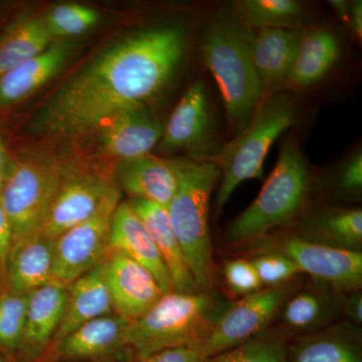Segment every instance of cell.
Instances as JSON below:
<instances>
[{
    "mask_svg": "<svg viewBox=\"0 0 362 362\" xmlns=\"http://www.w3.org/2000/svg\"><path fill=\"white\" fill-rule=\"evenodd\" d=\"M189 40L180 23H157L124 35L54 90L33 116V132L81 139L123 112L149 107L180 71Z\"/></svg>",
    "mask_w": 362,
    "mask_h": 362,
    "instance_id": "cell-1",
    "label": "cell"
},
{
    "mask_svg": "<svg viewBox=\"0 0 362 362\" xmlns=\"http://www.w3.org/2000/svg\"><path fill=\"white\" fill-rule=\"evenodd\" d=\"M287 230L310 242L345 251L361 252V207L307 202Z\"/></svg>",
    "mask_w": 362,
    "mask_h": 362,
    "instance_id": "cell-15",
    "label": "cell"
},
{
    "mask_svg": "<svg viewBox=\"0 0 362 362\" xmlns=\"http://www.w3.org/2000/svg\"><path fill=\"white\" fill-rule=\"evenodd\" d=\"M116 189L113 180L101 173L63 171L40 233L56 239L94 216Z\"/></svg>",
    "mask_w": 362,
    "mask_h": 362,
    "instance_id": "cell-12",
    "label": "cell"
},
{
    "mask_svg": "<svg viewBox=\"0 0 362 362\" xmlns=\"http://www.w3.org/2000/svg\"><path fill=\"white\" fill-rule=\"evenodd\" d=\"M13 246V230L8 216H6L0 202V266L2 270L6 266L7 257Z\"/></svg>",
    "mask_w": 362,
    "mask_h": 362,
    "instance_id": "cell-38",
    "label": "cell"
},
{
    "mask_svg": "<svg viewBox=\"0 0 362 362\" xmlns=\"http://www.w3.org/2000/svg\"><path fill=\"white\" fill-rule=\"evenodd\" d=\"M233 11L252 30L259 28H303L306 9L296 0H242Z\"/></svg>",
    "mask_w": 362,
    "mask_h": 362,
    "instance_id": "cell-29",
    "label": "cell"
},
{
    "mask_svg": "<svg viewBox=\"0 0 362 362\" xmlns=\"http://www.w3.org/2000/svg\"><path fill=\"white\" fill-rule=\"evenodd\" d=\"M321 192L331 199L354 202L361 199L362 154L356 150L341 162L327 178H324Z\"/></svg>",
    "mask_w": 362,
    "mask_h": 362,
    "instance_id": "cell-32",
    "label": "cell"
},
{
    "mask_svg": "<svg viewBox=\"0 0 362 362\" xmlns=\"http://www.w3.org/2000/svg\"><path fill=\"white\" fill-rule=\"evenodd\" d=\"M252 35L233 8H221L209 18L202 40V59L220 90L228 125L237 134L251 120L265 92L252 59Z\"/></svg>",
    "mask_w": 362,
    "mask_h": 362,
    "instance_id": "cell-2",
    "label": "cell"
},
{
    "mask_svg": "<svg viewBox=\"0 0 362 362\" xmlns=\"http://www.w3.org/2000/svg\"><path fill=\"white\" fill-rule=\"evenodd\" d=\"M108 249L123 252L147 269L163 294L173 292L170 277L160 252L128 201L120 202L112 216Z\"/></svg>",
    "mask_w": 362,
    "mask_h": 362,
    "instance_id": "cell-21",
    "label": "cell"
},
{
    "mask_svg": "<svg viewBox=\"0 0 362 362\" xmlns=\"http://www.w3.org/2000/svg\"><path fill=\"white\" fill-rule=\"evenodd\" d=\"M114 313L132 322L163 296L156 278L134 259L108 249L102 262Z\"/></svg>",
    "mask_w": 362,
    "mask_h": 362,
    "instance_id": "cell-13",
    "label": "cell"
},
{
    "mask_svg": "<svg viewBox=\"0 0 362 362\" xmlns=\"http://www.w3.org/2000/svg\"><path fill=\"white\" fill-rule=\"evenodd\" d=\"M68 300V286L52 282L28 294L25 332L18 354L23 362H42L51 349Z\"/></svg>",
    "mask_w": 362,
    "mask_h": 362,
    "instance_id": "cell-18",
    "label": "cell"
},
{
    "mask_svg": "<svg viewBox=\"0 0 362 362\" xmlns=\"http://www.w3.org/2000/svg\"><path fill=\"white\" fill-rule=\"evenodd\" d=\"M120 199L121 192L116 189L94 216L52 240L54 282L70 285L103 262L108 251L112 216Z\"/></svg>",
    "mask_w": 362,
    "mask_h": 362,
    "instance_id": "cell-11",
    "label": "cell"
},
{
    "mask_svg": "<svg viewBox=\"0 0 362 362\" xmlns=\"http://www.w3.org/2000/svg\"><path fill=\"white\" fill-rule=\"evenodd\" d=\"M54 242L42 233L14 243L4 269L6 289L30 294L54 282Z\"/></svg>",
    "mask_w": 362,
    "mask_h": 362,
    "instance_id": "cell-22",
    "label": "cell"
},
{
    "mask_svg": "<svg viewBox=\"0 0 362 362\" xmlns=\"http://www.w3.org/2000/svg\"><path fill=\"white\" fill-rule=\"evenodd\" d=\"M223 275L232 294L244 297L263 288L256 269L245 257L230 259L223 265Z\"/></svg>",
    "mask_w": 362,
    "mask_h": 362,
    "instance_id": "cell-35",
    "label": "cell"
},
{
    "mask_svg": "<svg viewBox=\"0 0 362 362\" xmlns=\"http://www.w3.org/2000/svg\"><path fill=\"white\" fill-rule=\"evenodd\" d=\"M247 259L256 269L263 287L286 284L301 275L291 259L276 252H258Z\"/></svg>",
    "mask_w": 362,
    "mask_h": 362,
    "instance_id": "cell-34",
    "label": "cell"
},
{
    "mask_svg": "<svg viewBox=\"0 0 362 362\" xmlns=\"http://www.w3.org/2000/svg\"><path fill=\"white\" fill-rule=\"evenodd\" d=\"M42 18L52 40H59L87 33L100 23L101 14L84 4H61L49 8Z\"/></svg>",
    "mask_w": 362,
    "mask_h": 362,
    "instance_id": "cell-31",
    "label": "cell"
},
{
    "mask_svg": "<svg viewBox=\"0 0 362 362\" xmlns=\"http://www.w3.org/2000/svg\"><path fill=\"white\" fill-rule=\"evenodd\" d=\"M54 42L42 16H23L0 35V76L45 51Z\"/></svg>",
    "mask_w": 362,
    "mask_h": 362,
    "instance_id": "cell-28",
    "label": "cell"
},
{
    "mask_svg": "<svg viewBox=\"0 0 362 362\" xmlns=\"http://www.w3.org/2000/svg\"><path fill=\"white\" fill-rule=\"evenodd\" d=\"M247 254L276 252L297 266L302 275L310 276L334 288L338 292L361 289L362 252L345 251L323 246L298 237L286 228L280 233H268L235 247Z\"/></svg>",
    "mask_w": 362,
    "mask_h": 362,
    "instance_id": "cell-7",
    "label": "cell"
},
{
    "mask_svg": "<svg viewBox=\"0 0 362 362\" xmlns=\"http://www.w3.org/2000/svg\"><path fill=\"white\" fill-rule=\"evenodd\" d=\"M346 21L352 33L357 39L361 40L362 37V2L361 0L350 2Z\"/></svg>",
    "mask_w": 362,
    "mask_h": 362,
    "instance_id": "cell-39",
    "label": "cell"
},
{
    "mask_svg": "<svg viewBox=\"0 0 362 362\" xmlns=\"http://www.w3.org/2000/svg\"><path fill=\"white\" fill-rule=\"evenodd\" d=\"M163 127L147 106L137 107L116 116L94 136L95 149L100 156L116 161L149 154L158 145Z\"/></svg>",
    "mask_w": 362,
    "mask_h": 362,
    "instance_id": "cell-14",
    "label": "cell"
},
{
    "mask_svg": "<svg viewBox=\"0 0 362 362\" xmlns=\"http://www.w3.org/2000/svg\"><path fill=\"white\" fill-rule=\"evenodd\" d=\"M293 337L281 328H271L204 362H288Z\"/></svg>",
    "mask_w": 362,
    "mask_h": 362,
    "instance_id": "cell-30",
    "label": "cell"
},
{
    "mask_svg": "<svg viewBox=\"0 0 362 362\" xmlns=\"http://www.w3.org/2000/svg\"><path fill=\"white\" fill-rule=\"evenodd\" d=\"M230 302L218 292L164 294L144 315L128 325L124 342L132 361L156 352L201 346Z\"/></svg>",
    "mask_w": 362,
    "mask_h": 362,
    "instance_id": "cell-3",
    "label": "cell"
},
{
    "mask_svg": "<svg viewBox=\"0 0 362 362\" xmlns=\"http://www.w3.org/2000/svg\"><path fill=\"white\" fill-rule=\"evenodd\" d=\"M11 162H13V159L9 157L6 141L0 134V190L6 180L9 168H11Z\"/></svg>",
    "mask_w": 362,
    "mask_h": 362,
    "instance_id": "cell-40",
    "label": "cell"
},
{
    "mask_svg": "<svg viewBox=\"0 0 362 362\" xmlns=\"http://www.w3.org/2000/svg\"><path fill=\"white\" fill-rule=\"evenodd\" d=\"M130 321L116 313L98 317L52 345L45 361H99L128 351L124 342Z\"/></svg>",
    "mask_w": 362,
    "mask_h": 362,
    "instance_id": "cell-16",
    "label": "cell"
},
{
    "mask_svg": "<svg viewBox=\"0 0 362 362\" xmlns=\"http://www.w3.org/2000/svg\"><path fill=\"white\" fill-rule=\"evenodd\" d=\"M303 33V28H259L254 30L252 59L265 88L287 81Z\"/></svg>",
    "mask_w": 362,
    "mask_h": 362,
    "instance_id": "cell-26",
    "label": "cell"
},
{
    "mask_svg": "<svg viewBox=\"0 0 362 362\" xmlns=\"http://www.w3.org/2000/svg\"><path fill=\"white\" fill-rule=\"evenodd\" d=\"M328 4H329L333 11L337 13V16H339L342 21H346L350 7L349 1H345V0H331Z\"/></svg>",
    "mask_w": 362,
    "mask_h": 362,
    "instance_id": "cell-41",
    "label": "cell"
},
{
    "mask_svg": "<svg viewBox=\"0 0 362 362\" xmlns=\"http://www.w3.org/2000/svg\"><path fill=\"white\" fill-rule=\"evenodd\" d=\"M301 285L297 278L286 284L261 288L230 302L199 346L204 361L268 329L287 298Z\"/></svg>",
    "mask_w": 362,
    "mask_h": 362,
    "instance_id": "cell-9",
    "label": "cell"
},
{
    "mask_svg": "<svg viewBox=\"0 0 362 362\" xmlns=\"http://www.w3.org/2000/svg\"><path fill=\"white\" fill-rule=\"evenodd\" d=\"M128 202L141 218L160 252L170 277L173 292L185 294L199 292L194 276L173 232L168 209L154 202L143 199H130Z\"/></svg>",
    "mask_w": 362,
    "mask_h": 362,
    "instance_id": "cell-23",
    "label": "cell"
},
{
    "mask_svg": "<svg viewBox=\"0 0 362 362\" xmlns=\"http://www.w3.org/2000/svg\"><path fill=\"white\" fill-rule=\"evenodd\" d=\"M288 362H362L361 335L351 324H332L293 338Z\"/></svg>",
    "mask_w": 362,
    "mask_h": 362,
    "instance_id": "cell-24",
    "label": "cell"
},
{
    "mask_svg": "<svg viewBox=\"0 0 362 362\" xmlns=\"http://www.w3.org/2000/svg\"><path fill=\"white\" fill-rule=\"evenodd\" d=\"M62 173L56 165L40 159L11 162L0 202L13 226V244L42 232Z\"/></svg>",
    "mask_w": 362,
    "mask_h": 362,
    "instance_id": "cell-8",
    "label": "cell"
},
{
    "mask_svg": "<svg viewBox=\"0 0 362 362\" xmlns=\"http://www.w3.org/2000/svg\"><path fill=\"white\" fill-rule=\"evenodd\" d=\"M312 185L301 147L294 140L285 143L258 197L226 228L225 246L238 247L291 225L308 202Z\"/></svg>",
    "mask_w": 362,
    "mask_h": 362,
    "instance_id": "cell-5",
    "label": "cell"
},
{
    "mask_svg": "<svg viewBox=\"0 0 362 362\" xmlns=\"http://www.w3.org/2000/svg\"><path fill=\"white\" fill-rule=\"evenodd\" d=\"M340 293L326 283L311 279L283 304L278 314L279 328L295 338L332 325L340 317Z\"/></svg>",
    "mask_w": 362,
    "mask_h": 362,
    "instance_id": "cell-17",
    "label": "cell"
},
{
    "mask_svg": "<svg viewBox=\"0 0 362 362\" xmlns=\"http://www.w3.org/2000/svg\"><path fill=\"white\" fill-rule=\"evenodd\" d=\"M340 316L344 317L351 325L362 323L361 289L340 293Z\"/></svg>",
    "mask_w": 362,
    "mask_h": 362,
    "instance_id": "cell-37",
    "label": "cell"
},
{
    "mask_svg": "<svg viewBox=\"0 0 362 362\" xmlns=\"http://www.w3.org/2000/svg\"><path fill=\"white\" fill-rule=\"evenodd\" d=\"M201 347L185 346L156 352L142 359L128 362H204Z\"/></svg>",
    "mask_w": 362,
    "mask_h": 362,
    "instance_id": "cell-36",
    "label": "cell"
},
{
    "mask_svg": "<svg viewBox=\"0 0 362 362\" xmlns=\"http://www.w3.org/2000/svg\"><path fill=\"white\" fill-rule=\"evenodd\" d=\"M340 54L339 40L334 33L323 28L304 30L288 82L298 89L315 85L332 70Z\"/></svg>",
    "mask_w": 362,
    "mask_h": 362,
    "instance_id": "cell-27",
    "label": "cell"
},
{
    "mask_svg": "<svg viewBox=\"0 0 362 362\" xmlns=\"http://www.w3.org/2000/svg\"><path fill=\"white\" fill-rule=\"evenodd\" d=\"M223 144L214 130L206 86L195 82L169 117L158 150L163 154L185 152L190 160L216 163Z\"/></svg>",
    "mask_w": 362,
    "mask_h": 362,
    "instance_id": "cell-10",
    "label": "cell"
},
{
    "mask_svg": "<svg viewBox=\"0 0 362 362\" xmlns=\"http://www.w3.org/2000/svg\"><path fill=\"white\" fill-rule=\"evenodd\" d=\"M77 47L73 40H54L45 51L0 76V109L20 103L56 77Z\"/></svg>",
    "mask_w": 362,
    "mask_h": 362,
    "instance_id": "cell-19",
    "label": "cell"
},
{
    "mask_svg": "<svg viewBox=\"0 0 362 362\" xmlns=\"http://www.w3.org/2000/svg\"><path fill=\"white\" fill-rule=\"evenodd\" d=\"M295 117L296 102L293 92L277 90L262 100L246 127L232 141L223 144L216 161L221 171L214 204L216 214L221 213L242 183L263 176L271 147L292 125Z\"/></svg>",
    "mask_w": 362,
    "mask_h": 362,
    "instance_id": "cell-6",
    "label": "cell"
},
{
    "mask_svg": "<svg viewBox=\"0 0 362 362\" xmlns=\"http://www.w3.org/2000/svg\"><path fill=\"white\" fill-rule=\"evenodd\" d=\"M4 270H2L1 266H0V292L2 291V283H4Z\"/></svg>",
    "mask_w": 362,
    "mask_h": 362,
    "instance_id": "cell-42",
    "label": "cell"
},
{
    "mask_svg": "<svg viewBox=\"0 0 362 362\" xmlns=\"http://www.w3.org/2000/svg\"><path fill=\"white\" fill-rule=\"evenodd\" d=\"M28 294L8 289L0 292V346L11 351L21 349L25 332Z\"/></svg>",
    "mask_w": 362,
    "mask_h": 362,
    "instance_id": "cell-33",
    "label": "cell"
},
{
    "mask_svg": "<svg viewBox=\"0 0 362 362\" xmlns=\"http://www.w3.org/2000/svg\"><path fill=\"white\" fill-rule=\"evenodd\" d=\"M177 188L168 207L176 239L199 291H211L216 283L214 247L209 228L211 194L221 180L214 162H197L187 157L173 158Z\"/></svg>",
    "mask_w": 362,
    "mask_h": 362,
    "instance_id": "cell-4",
    "label": "cell"
},
{
    "mask_svg": "<svg viewBox=\"0 0 362 362\" xmlns=\"http://www.w3.org/2000/svg\"><path fill=\"white\" fill-rule=\"evenodd\" d=\"M113 181L130 199L154 202L168 209L177 188L173 159L146 154L116 161Z\"/></svg>",
    "mask_w": 362,
    "mask_h": 362,
    "instance_id": "cell-20",
    "label": "cell"
},
{
    "mask_svg": "<svg viewBox=\"0 0 362 362\" xmlns=\"http://www.w3.org/2000/svg\"><path fill=\"white\" fill-rule=\"evenodd\" d=\"M110 313L113 307L101 263L68 285L65 314L52 346L83 324Z\"/></svg>",
    "mask_w": 362,
    "mask_h": 362,
    "instance_id": "cell-25",
    "label": "cell"
}]
</instances>
